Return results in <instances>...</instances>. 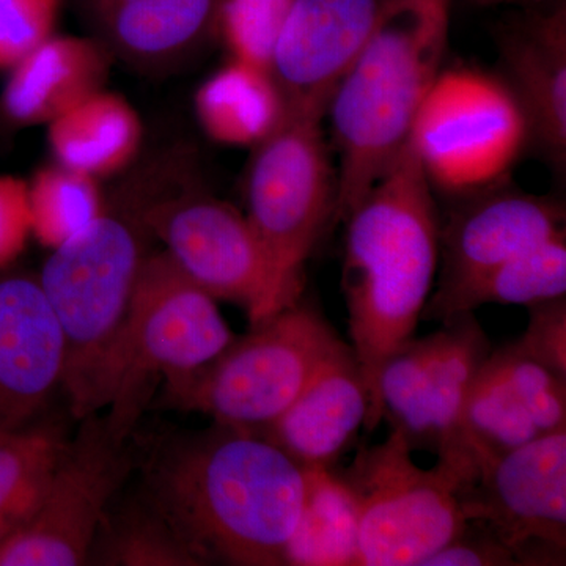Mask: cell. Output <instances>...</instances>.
Wrapping results in <instances>:
<instances>
[{
	"mask_svg": "<svg viewBox=\"0 0 566 566\" xmlns=\"http://www.w3.org/2000/svg\"><path fill=\"white\" fill-rule=\"evenodd\" d=\"M305 490L307 469L279 447L216 423L153 453L144 501L202 566H282Z\"/></svg>",
	"mask_w": 566,
	"mask_h": 566,
	"instance_id": "obj_1",
	"label": "cell"
},
{
	"mask_svg": "<svg viewBox=\"0 0 566 566\" xmlns=\"http://www.w3.org/2000/svg\"><path fill=\"white\" fill-rule=\"evenodd\" d=\"M342 270L352 348L367 387L364 430L382 422V365L415 337L439 266L441 219L411 142L346 216Z\"/></svg>",
	"mask_w": 566,
	"mask_h": 566,
	"instance_id": "obj_2",
	"label": "cell"
},
{
	"mask_svg": "<svg viewBox=\"0 0 566 566\" xmlns=\"http://www.w3.org/2000/svg\"><path fill=\"white\" fill-rule=\"evenodd\" d=\"M452 0H386L374 33L327 103L338 153L337 212L346 216L408 144L441 73Z\"/></svg>",
	"mask_w": 566,
	"mask_h": 566,
	"instance_id": "obj_3",
	"label": "cell"
},
{
	"mask_svg": "<svg viewBox=\"0 0 566 566\" xmlns=\"http://www.w3.org/2000/svg\"><path fill=\"white\" fill-rule=\"evenodd\" d=\"M107 202L54 248L39 275L65 342L62 389L81 420L109 401L112 370L153 240L144 211L148 185Z\"/></svg>",
	"mask_w": 566,
	"mask_h": 566,
	"instance_id": "obj_4",
	"label": "cell"
},
{
	"mask_svg": "<svg viewBox=\"0 0 566 566\" xmlns=\"http://www.w3.org/2000/svg\"><path fill=\"white\" fill-rule=\"evenodd\" d=\"M340 344L324 316L297 301L252 324L211 363L166 378L167 397L216 423L260 434Z\"/></svg>",
	"mask_w": 566,
	"mask_h": 566,
	"instance_id": "obj_5",
	"label": "cell"
},
{
	"mask_svg": "<svg viewBox=\"0 0 566 566\" xmlns=\"http://www.w3.org/2000/svg\"><path fill=\"white\" fill-rule=\"evenodd\" d=\"M323 118L286 109L275 132L253 148L245 178V218L270 263L281 311L300 301L305 262L337 212V172Z\"/></svg>",
	"mask_w": 566,
	"mask_h": 566,
	"instance_id": "obj_6",
	"label": "cell"
},
{
	"mask_svg": "<svg viewBox=\"0 0 566 566\" xmlns=\"http://www.w3.org/2000/svg\"><path fill=\"white\" fill-rule=\"evenodd\" d=\"M234 338L214 297L189 281L167 253L142 268L112 370V433L128 441L156 376L185 375L219 356Z\"/></svg>",
	"mask_w": 566,
	"mask_h": 566,
	"instance_id": "obj_7",
	"label": "cell"
},
{
	"mask_svg": "<svg viewBox=\"0 0 566 566\" xmlns=\"http://www.w3.org/2000/svg\"><path fill=\"white\" fill-rule=\"evenodd\" d=\"M409 142L431 188L461 199L504 182L531 137L497 74L458 66L436 77Z\"/></svg>",
	"mask_w": 566,
	"mask_h": 566,
	"instance_id": "obj_8",
	"label": "cell"
},
{
	"mask_svg": "<svg viewBox=\"0 0 566 566\" xmlns=\"http://www.w3.org/2000/svg\"><path fill=\"white\" fill-rule=\"evenodd\" d=\"M397 428L364 446L338 472L359 501L357 566H423L463 531L457 476L447 465L422 469Z\"/></svg>",
	"mask_w": 566,
	"mask_h": 566,
	"instance_id": "obj_9",
	"label": "cell"
},
{
	"mask_svg": "<svg viewBox=\"0 0 566 566\" xmlns=\"http://www.w3.org/2000/svg\"><path fill=\"white\" fill-rule=\"evenodd\" d=\"M144 218L175 266L216 301L240 305L252 324L281 311L262 244L232 205L192 186L151 182Z\"/></svg>",
	"mask_w": 566,
	"mask_h": 566,
	"instance_id": "obj_10",
	"label": "cell"
},
{
	"mask_svg": "<svg viewBox=\"0 0 566 566\" xmlns=\"http://www.w3.org/2000/svg\"><path fill=\"white\" fill-rule=\"evenodd\" d=\"M80 422V433L66 442L39 505L0 542V566H76L91 558L133 458L104 417L93 412Z\"/></svg>",
	"mask_w": 566,
	"mask_h": 566,
	"instance_id": "obj_11",
	"label": "cell"
},
{
	"mask_svg": "<svg viewBox=\"0 0 566 566\" xmlns=\"http://www.w3.org/2000/svg\"><path fill=\"white\" fill-rule=\"evenodd\" d=\"M523 566L566 564V428L486 458L458 493Z\"/></svg>",
	"mask_w": 566,
	"mask_h": 566,
	"instance_id": "obj_12",
	"label": "cell"
},
{
	"mask_svg": "<svg viewBox=\"0 0 566 566\" xmlns=\"http://www.w3.org/2000/svg\"><path fill=\"white\" fill-rule=\"evenodd\" d=\"M457 200L449 221L441 222V275L428 301L449 296L565 230L564 203L505 182Z\"/></svg>",
	"mask_w": 566,
	"mask_h": 566,
	"instance_id": "obj_13",
	"label": "cell"
},
{
	"mask_svg": "<svg viewBox=\"0 0 566 566\" xmlns=\"http://www.w3.org/2000/svg\"><path fill=\"white\" fill-rule=\"evenodd\" d=\"M497 74L526 117L531 145L566 166V3L517 7L495 28Z\"/></svg>",
	"mask_w": 566,
	"mask_h": 566,
	"instance_id": "obj_14",
	"label": "cell"
},
{
	"mask_svg": "<svg viewBox=\"0 0 566 566\" xmlns=\"http://www.w3.org/2000/svg\"><path fill=\"white\" fill-rule=\"evenodd\" d=\"M385 3L294 0L271 62L286 109L326 114L334 88L374 33Z\"/></svg>",
	"mask_w": 566,
	"mask_h": 566,
	"instance_id": "obj_15",
	"label": "cell"
},
{
	"mask_svg": "<svg viewBox=\"0 0 566 566\" xmlns=\"http://www.w3.org/2000/svg\"><path fill=\"white\" fill-rule=\"evenodd\" d=\"M63 371L61 324L39 275L0 271V436L31 427Z\"/></svg>",
	"mask_w": 566,
	"mask_h": 566,
	"instance_id": "obj_16",
	"label": "cell"
},
{
	"mask_svg": "<svg viewBox=\"0 0 566 566\" xmlns=\"http://www.w3.org/2000/svg\"><path fill=\"white\" fill-rule=\"evenodd\" d=\"M112 59L150 74L191 62L214 35L221 0H77Z\"/></svg>",
	"mask_w": 566,
	"mask_h": 566,
	"instance_id": "obj_17",
	"label": "cell"
},
{
	"mask_svg": "<svg viewBox=\"0 0 566 566\" xmlns=\"http://www.w3.org/2000/svg\"><path fill=\"white\" fill-rule=\"evenodd\" d=\"M370 400L352 346L342 342L262 438L304 469H334L367 423Z\"/></svg>",
	"mask_w": 566,
	"mask_h": 566,
	"instance_id": "obj_18",
	"label": "cell"
},
{
	"mask_svg": "<svg viewBox=\"0 0 566 566\" xmlns=\"http://www.w3.org/2000/svg\"><path fill=\"white\" fill-rule=\"evenodd\" d=\"M112 61L93 36L52 33L9 70L0 112L13 125H48L104 88Z\"/></svg>",
	"mask_w": 566,
	"mask_h": 566,
	"instance_id": "obj_19",
	"label": "cell"
},
{
	"mask_svg": "<svg viewBox=\"0 0 566 566\" xmlns=\"http://www.w3.org/2000/svg\"><path fill=\"white\" fill-rule=\"evenodd\" d=\"M54 163L95 180L132 166L140 151L139 114L118 93L99 88L48 123Z\"/></svg>",
	"mask_w": 566,
	"mask_h": 566,
	"instance_id": "obj_20",
	"label": "cell"
},
{
	"mask_svg": "<svg viewBox=\"0 0 566 566\" xmlns=\"http://www.w3.org/2000/svg\"><path fill=\"white\" fill-rule=\"evenodd\" d=\"M193 112L211 140L255 148L281 125L286 103L270 70L230 59L197 88Z\"/></svg>",
	"mask_w": 566,
	"mask_h": 566,
	"instance_id": "obj_21",
	"label": "cell"
},
{
	"mask_svg": "<svg viewBox=\"0 0 566 566\" xmlns=\"http://www.w3.org/2000/svg\"><path fill=\"white\" fill-rule=\"evenodd\" d=\"M490 353V340L472 312L430 334L423 412L427 450L436 455L455 441L469 390Z\"/></svg>",
	"mask_w": 566,
	"mask_h": 566,
	"instance_id": "obj_22",
	"label": "cell"
},
{
	"mask_svg": "<svg viewBox=\"0 0 566 566\" xmlns=\"http://www.w3.org/2000/svg\"><path fill=\"white\" fill-rule=\"evenodd\" d=\"M566 294V232L465 283L460 290L424 304V322H449L486 304L534 305Z\"/></svg>",
	"mask_w": 566,
	"mask_h": 566,
	"instance_id": "obj_23",
	"label": "cell"
},
{
	"mask_svg": "<svg viewBox=\"0 0 566 566\" xmlns=\"http://www.w3.org/2000/svg\"><path fill=\"white\" fill-rule=\"evenodd\" d=\"M360 510L335 469H307V490L285 551V565L357 566Z\"/></svg>",
	"mask_w": 566,
	"mask_h": 566,
	"instance_id": "obj_24",
	"label": "cell"
},
{
	"mask_svg": "<svg viewBox=\"0 0 566 566\" xmlns=\"http://www.w3.org/2000/svg\"><path fill=\"white\" fill-rule=\"evenodd\" d=\"M66 442L41 424L0 436V542L32 515Z\"/></svg>",
	"mask_w": 566,
	"mask_h": 566,
	"instance_id": "obj_25",
	"label": "cell"
},
{
	"mask_svg": "<svg viewBox=\"0 0 566 566\" xmlns=\"http://www.w3.org/2000/svg\"><path fill=\"white\" fill-rule=\"evenodd\" d=\"M28 185L32 233L52 249L96 218L106 200L98 180L57 163L41 167Z\"/></svg>",
	"mask_w": 566,
	"mask_h": 566,
	"instance_id": "obj_26",
	"label": "cell"
},
{
	"mask_svg": "<svg viewBox=\"0 0 566 566\" xmlns=\"http://www.w3.org/2000/svg\"><path fill=\"white\" fill-rule=\"evenodd\" d=\"M102 527H106V536L96 535L93 543L98 545L93 549L102 565L202 566L191 547L144 499L112 523L104 520Z\"/></svg>",
	"mask_w": 566,
	"mask_h": 566,
	"instance_id": "obj_27",
	"label": "cell"
},
{
	"mask_svg": "<svg viewBox=\"0 0 566 566\" xmlns=\"http://www.w3.org/2000/svg\"><path fill=\"white\" fill-rule=\"evenodd\" d=\"M430 335L412 337L382 365L378 378L382 419L408 439L412 450H427L423 398Z\"/></svg>",
	"mask_w": 566,
	"mask_h": 566,
	"instance_id": "obj_28",
	"label": "cell"
},
{
	"mask_svg": "<svg viewBox=\"0 0 566 566\" xmlns=\"http://www.w3.org/2000/svg\"><path fill=\"white\" fill-rule=\"evenodd\" d=\"M294 0H221L214 35L232 61L270 70Z\"/></svg>",
	"mask_w": 566,
	"mask_h": 566,
	"instance_id": "obj_29",
	"label": "cell"
},
{
	"mask_svg": "<svg viewBox=\"0 0 566 566\" xmlns=\"http://www.w3.org/2000/svg\"><path fill=\"white\" fill-rule=\"evenodd\" d=\"M62 0H0V70L55 33Z\"/></svg>",
	"mask_w": 566,
	"mask_h": 566,
	"instance_id": "obj_30",
	"label": "cell"
},
{
	"mask_svg": "<svg viewBox=\"0 0 566 566\" xmlns=\"http://www.w3.org/2000/svg\"><path fill=\"white\" fill-rule=\"evenodd\" d=\"M527 329L513 342L517 352L566 381V297L528 305Z\"/></svg>",
	"mask_w": 566,
	"mask_h": 566,
	"instance_id": "obj_31",
	"label": "cell"
},
{
	"mask_svg": "<svg viewBox=\"0 0 566 566\" xmlns=\"http://www.w3.org/2000/svg\"><path fill=\"white\" fill-rule=\"evenodd\" d=\"M520 566L513 551L486 526L468 521L463 531L423 566Z\"/></svg>",
	"mask_w": 566,
	"mask_h": 566,
	"instance_id": "obj_32",
	"label": "cell"
},
{
	"mask_svg": "<svg viewBox=\"0 0 566 566\" xmlns=\"http://www.w3.org/2000/svg\"><path fill=\"white\" fill-rule=\"evenodd\" d=\"M32 233L28 180L2 175L0 177V271L22 251Z\"/></svg>",
	"mask_w": 566,
	"mask_h": 566,
	"instance_id": "obj_33",
	"label": "cell"
},
{
	"mask_svg": "<svg viewBox=\"0 0 566 566\" xmlns=\"http://www.w3.org/2000/svg\"><path fill=\"white\" fill-rule=\"evenodd\" d=\"M465 2L472 3V6L480 7H531L539 6V3L556 2V0H465Z\"/></svg>",
	"mask_w": 566,
	"mask_h": 566,
	"instance_id": "obj_34",
	"label": "cell"
}]
</instances>
